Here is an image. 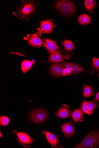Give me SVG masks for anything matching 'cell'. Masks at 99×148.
Masks as SVG:
<instances>
[{"label":"cell","instance_id":"obj_1","mask_svg":"<svg viewBox=\"0 0 99 148\" xmlns=\"http://www.w3.org/2000/svg\"><path fill=\"white\" fill-rule=\"evenodd\" d=\"M39 3L34 1H23L13 14L24 21H28L35 14Z\"/></svg>","mask_w":99,"mask_h":148},{"label":"cell","instance_id":"obj_2","mask_svg":"<svg viewBox=\"0 0 99 148\" xmlns=\"http://www.w3.org/2000/svg\"><path fill=\"white\" fill-rule=\"evenodd\" d=\"M99 146V131L91 132L85 137L80 144L75 148H91Z\"/></svg>","mask_w":99,"mask_h":148},{"label":"cell","instance_id":"obj_3","mask_svg":"<svg viewBox=\"0 0 99 148\" xmlns=\"http://www.w3.org/2000/svg\"><path fill=\"white\" fill-rule=\"evenodd\" d=\"M55 7L62 14L65 15H71L76 11L73 3L69 1H59L56 3Z\"/></svg>","mask_w":99,"mask_h":148},{"label":"cell","instance_id":"obj_4","mask_svg":"<svg viewBox=\"0 0 99 148\" xmlns=\"http://www.w3.org/2000/svg\"><path fill=\"white\" fill-rule=\"evenodd\" d=\"M48 116L47 112L45 110L38 109L31 112L29 118L33 122L39 123L44 121L47 119Z\"/></svg>","mask_w":99,"mask_h":148},{"label":"cell","instance_id":"obj_5","mask_svg":"<svg viewBox=\"0 0 99 148\" xmlns=\"http://www.w3.org/2000/svg\"><path fill=\"white\" fill-rule=\"evenodd\" d=\"M54 25L51 20L47 19L41 21L37 34L41 36L42 34H50L53 30Z\"/></svg>","mask_w":99,"mask_h":148},{"label":"cell","instance_id":"obj_6","mask_svg":"<svg viewBox=\"0 0 99 148\" xmlns=\"http://www.w3.org/2000/svg\"><path fill=\"white\" fill-rule=\"evenodd\" d=\"M16 130L13 131V133L16 134L17 139L19 143L24 147H30L31 143L33 141V139L25 133L17 132Z\"/></svg>","mask_w":99,"mask_h":148},{"label":"cell","instance_id":"obj_7","mask_svg":"<svg viewBox=\"0 0 99 148\" xmlns=\"http://www.w3.org/2000/svg\"><path fill=\"white\" fill-rule=\"evenodd\" d=\"M43 44L50 53L56 52H61L62 51L55 41L48 38L44 39Z\"/></svg>","mask_w":99,"mask_h":148},{"label":"cell","instance_id":"obj_8","mask_svg":"<svg viewBox=\"0 0 99 148\" xmlns=\"http://www.w3.org/2000/svg\"><path fill=\"white\" fill-rule=\"evenodd\" d=\"M25 38L27 40L28 44L33 47H39L43 44V42L41 38L37 34L28 35Z\"/></svg>","mask_w":99,"mask_h":148},{"label":"cell","instance_id":"obj_9","mask_svg":"<svg viewBox=\"0 0 99 148\" xmlns=\"http://www.w3.org/2000/svg\"><path fill=\"white\" fill-rule=\"evenodd\" d=\"M62 44L65 52L64 58L69 60V58L71 57V53L74 48V45L71 41L67 40H63L62 42Z\"/></svg>","mask_w":99,"mask_h":148},{"label":"cell","instance_id":"obj_10","mask_svg":"<svg viewBox=\"0 0 99 148\" xmlns=\"http://www.w3.org/2000/svg\"><path fill=\"white\" fill-rule=\"evenodd\" d=\"M42 133L45 134L47 142L52 145V147H59L60 145L58 139L55 134L46 131H44Z\"/></svg>","mask_w":99,"mask_h":148},{"label":"cell","instance_id":"obj_11","mask_svg":"<svg viewBox=\"0 0 99 148\" xmlns=\"http://www.w3.org/2000/svg\"><path fill=\"white\" fill-rule=\"evenodd\" d=\"M64 68H67L75 74H78L84 70L83 68L80 66L71 63L64 62L60 64Z\"/></svg>","mask_w":99,"mask_h":148},{"label":"cell","instance_id":"obj_12","mask_svg":"<svg viewBox=\"0 0 99 148\" xmlns=\"http://www.w3.org/2000/svg\"><path fill=\"white\" fill-rule=\"evenodd\" d=\"M64 68L60 64H54L50 68V72L53 75L56 77L63 76V71Z\"/></svg>","mask_w":99,"mask_h":148},{"label":"cell","instance_id":"obj_13","mask_svg":"<svg viewBox=\"0 0 99 148\" xmlns=\"http://www.w3.org/2000/svg\"><path fill=\"white\" fill-rule=\"evenodd\" d=\"M48 60L50 63H60L64 61V59L61 52H56L50 54Z\"/></svg>","mask_w":99,"mask_h":148},{"label":"cell","instance_id":"obj_14","mask_svg":"<svg viewBox=\"0 0 99 148\" xmlns=\"http://www.w3.org/2000/svg\"><path fill=\"white\" fill-rule=\"evenodd\" d=\"M62 127V131L66 137L73 136L75 132L74 126L71 123H65L63 125Z\"/></svg>","mask_w":99,"mask_h":148},{"label":"cell","instance_id":"obj_15","mask_svg":"<svg viewBox=\"0 0 99 148\" xmlns=\"http://www.w3.org/2000/svg\"><path fill=\"white\" fill-rule=\"evenodd\" d=\"M70 114L69 107L66 105H63L55 114L56 116L61 118L65 119L68 117Z\"/></svg>","mask_w":99,"mask_h":148},{"label":"cell","instance_id":"obj_16","mask_svg":"<svg viewBox=\"0 0 99 148\" xmlns=\"http://www.w3.org/2000/svg\"><path fill=\"white\" fill-rule=\"evenodd\" d=\"M35 63L34 61L25 60H23L21 64V70L24 73H25L30 70L33 64Z\"/></svg>","mask_w":99,"mask_h":148},{"label":"cell","instance_id":"obj_17","mask_svg":"<svg viewBox=\"0 0 99 148\" xmlns=\"http://www.w3.org/2000/svg\"><path fill=\"white\" fill-rule=\"evenodd\" d=\"M84 4L86 9L90 13L94 12L93 9L97 6L96 2L94 0H85Z\"/></svg>","mask_w":99,"mask_h":148},{"label":"cell","instance_id":"obj_18","mask_svg":"<svg viewBox=\"0 0 99 148\" xmlns=\"http://www.w3.org/2000/svg\"><path fill=\"white\" fill-rule=\"evenodd\" d=\"M78 21L80 25H86L91 23V19L87 14H84L78 16Z\"/></svg>","mask_w":99,"mask_h":148},{"label":"cell","instance_id":"obj_19","mask_svg":"<svg viewBox=\"0 0 99 148\" xmlns=\"http://www.w3.org/2000/svg\"><path fill=\"white\" fill-rule=\"evenodd\" d=\"M83 116L82 111L79 109L75 110L72 114V117L74 121L78 123L80 121Z\"/></svg>","mask_w":99,"mask_h":148},{"label":"cell","instance_id":"obj_20","mask_svg":"<svg viewBox=\"0 0 99 148\" xmlns=\"http://www.w3.org/2000/svg\"><path fill=\"white\" fill-rule=\"evenodd\" d=\"M82 92L83 96L89 97L92 95L93 93L92 88L88 85H84L82 89Z\"/></svg>","mask_w":99,"mask_h":148},{"label":"cell","instance_id":"obj_21","mask_svg":"<svg viewBox=\"0 0 99 148\" xmlns=\"http://www.w3.org/2000/svg\"><path fill=\"white\" fill-rule=\"evenodd\" d=\"M91 67L98 72V76L99 77V59L95 57L93 58Z\"/></svg>","mask_w":99,"mask_h":148},{"label":"cell","instance_id":"obj_22","mask_svg":"<svg viewBox=\"0 0 99 148\" xmlns=\"http://www.w3.org/2000/svg\"><path fill=\"white\" fill-rule=\"evenodd\" d=\"M86 105L88 111L92 114L97 106L96 103L94 101H87Z\"/></svg>","mask_w":99,"mask_h":148},{"label":"cell","instance_id":"obj_23","mask_svg":"<svg viewBox=\"0 0 99 148\" xmlns=\"http://www.w3.org/2000/svg\"><path fill=\"white\" fill-rule=\"evenodd\" d=\"M9 122L8 117L6 116H1L0 117V124L3 126H7Z\"/></svg>","mask_w":99,"mask_h":148},{"label":"cell","instance_id":"obj_24","mask_svg":"<svg viewBox=\"0 0 99 148\" xmlns=\"http://www.w3.org/2000/svg\"><path fill=\"white\" fill-rule=\"evenodd\" d=\"M87 101H84L82 103L80 108L82 112L84 113H85L88 115H91L92 114L88 111L86 105Z\"/></svg>","mask_w":99,"mask_h":148},{"label":"cell","instance_id":"obj_25","mask_svg":"<svg viewBox=\"0 0 99 148\" xmlns=\"http://www.w3.org/2000/svg\"><path fill=\"white\" fill-rule=\"evenodd\" d=\"M72 73L71 71L67 68H64L63 70V76H69L71 75Z\"/></svg>","mask_w":99,"mask_h":148},{"label":"cell","instance_id":"obj_26","mask_svg":"<svg viewBox=\"0 0 99 148\" xmlns=\"http://www.w3.org/2000/svg\"><path fill=\"white\" fill-rule=\"evenodd\" d=\"M10 52L12 54H15L18 55H19L20 56H25L24 55L21 54L19 53H17V52H12V51Z\"/></svg>","mask_w":99,"mask_h":148},{"label":"cell","instance_id":"obj_27","mask_svg":"<svg viewBox=\"0 0 99 148\" xmlns=\"http://www.w3.org/2000/svg\"><path fill=\"white\" fill-rule=\"evenodd\" d=\"M96 99L97 101H99V91L98 92L96 96Z\"/></svg>","mask_w":99,"mask_h":148},{"label":"cell","instance_id":"obj_28","mask_svg":"<svg viewBox=\"0 0 99 148\" xmlns=\"http://www.w3.org/2000/svg\"><path fill=\"white\" fill-rule=\"evenodd\" d=\"M1 136H2L1 133Z\"/></svg>","mask_w":99,"mask_h":148}]
</instances>
